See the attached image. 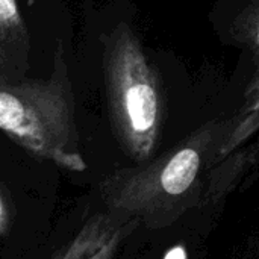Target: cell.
<instances>
[{"label": "cell", "mask_w": 259, "mask_h": 259, "mask_svg": "<svg viewBox=\"0 0 259 259\" xmlns=\"http://www.w3.org/2000/svg\"><path fill=\"white\" fill-rule=\"evenodd\" d=\"M0 131L27 152L70 171H85L74 97L59 44L49 79H0Z\"/></svg>", "instance_id": "1"}, {"label": "cell", "mask_w": 259, "mask_h": 259, "mask_svg": "<svg viewBox=\"0 0 259 259\" xmlns=\"http://www.w3.org/2000/svg\"><path fill=\"white\" fill-rule=\"evenodd\" d=\"M9 228V215H8V209L5 205V200L0 194V235L6 234Z\"/></svg>", "instance_id": "6"}, {"label": "cell", "mask_w": 259, "mask_h": 259, "mask_svg": "<svg viewBox=\"0 0 259 259\" xmlns=\"http://www.w3.org/2000/svg\"><path fill=\"white\" fill-rule=\"evenodd\" d=\"M164 259H187V250L182 246H175L165 253Z\"/></svg>", "instance_id": "7"}, {"label": "cell", "mask_w": 259, "mask_h": 259, "mask_svg": "<svg viewBox=\"0 0 259 259\" xmlns=\"http://www.w3.org/2000/svg\"><path fill=\"white\" fill-rule=\"evenodd\" d=\"M208 143L191 140L159 159L108 175L99 185L109 212L138 220L150 228L171 223L196 197Z\"/></svg>", "instance_id": "2"}, {"label": "cell", "mask_w": 259, "mask_h": 259, "mask_svg": "<svg viewBox=\"0 0 259 259\" xmlns=\"http://www.w3.org/2000/svg\"><path fill=\"white\" fill-rule=\"evenodd\" d=\"M30 39L17 0H0V79L23 80L29 67Z\"/></svg>", "instance_id": "5"}, {"label": "cell", "mask_w": 259, "mask_h": 259, "mask_svg": "<svg viewBox=\"0 0 259 259\" xmlns=\"http://www.w3.org/2000/svg\"><path fill=\"white\" fill-rule=\"evenodd\" d=\"M137 225L138 220L121 214H94L56 259H115L123 240Z\"/></svg>", "instance_id": "4"}, {"label": "cell", "mask_w": 259, "mask_h": 259, "mask_svg": "<svg viewBox=\"0 0 259 259\" xmlns=\"http://www.w3.org/2000/svg\"><path fill=\"white\" fill-rule=\"evenodd\" d=\"M105 77L118 141L134 161L146 162L156 146L159 99L138 47L123 27L106 44Z\"/></svg>", "instance_id": "3"}]
</instances>
